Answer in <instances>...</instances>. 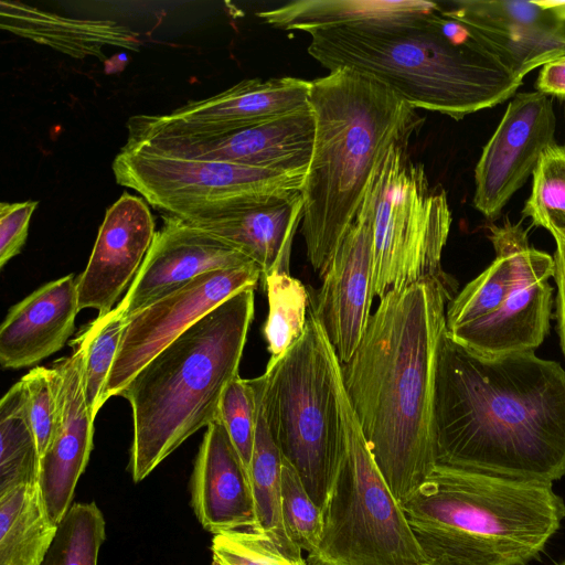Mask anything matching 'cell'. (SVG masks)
<instances>
[{
    "mask_svg": "<svg viewBox=\"0 0 565 565\" xmlns=\"http://www.w3.org/2000/svg\"><path fill=\"white\" fill-rule=\"evenodd\" d=\"M434 435L437 465L552 484L565 475L564 367L534 350L480 356L446 331Z\"/></svg>",
    "mask_w": 565,
    "mask_h": 565,
    "instance_id": "cell-1",
    "label": "cell"
},
{
    "mask_svg": "<svg viewBox=\"0 0 565 565\" xmlns=\"http://www.w3.org/2000/svg\"><path fill=\"white\" fill-rule=\"evenodd\" d=\"M451 295L446 274L388 290L341 364L370 451L401 505L437 465L435 383Z\"/></svg>",
    "mask_w": 565,
    "mask_h": 565,
    "instance_id": "cell-2",
    "label": "cell"
},
{
    "mask_svg": "<svg viewBox=\"0 0 565 565\" xmlns=\"http://www.w3.org/2000/svg\"><path fill=\"white\" fill-rule=\"evenodd\" d=\"M438 3V2H437ZM308 53L386 84L413 108L455 120L513 97L523 84L468 26L434 12L316 30Z\"/></svg>",
    "mask_w": 565,
    "mask_h": 565,
    "instance_id": "cell-3",
    "label": "cell"
},
{
    "mask_svg": "<svg viewBox=\"0 0 565 565\" xmlns=\"http://www.w3.org/2000/svg\"><path fill=\"white\" fill-rule=\"evenodd\" d=\"M311 160L300 194L307 258L322 277L353 223L387 148L423 122L415 108L377 78L340 67L311 81Z\"/></svg>",
    "mask_w": 565,
    "mask_h": 565,
    "instance_id": "cell-4",
    "label": "cell"
},
{
    "mask_svg": "<svg viewBox=\"0 0 565 565\" xmlns=\"http://www.w3.org/2000/svg\"><path fill=\"white\" fill-rule=\"evenodd\" d=\"M254 290L235 294L196 321L119 393L132 413L129 471L135 482L217 417L225 387L238 376L254 318Z\"/></svg>",
    "mask_w": 565,
    "mask_h": 565,
    "instance_id": "cell-5",
    "label": "cell"
},
{
    "mask_svg": "<svg viewBox=\"0 0 565 565\" xmlns=\"http://www.w3.org/2000/svg\"><path fill=\"white\" fill-rule=\"evenodd\" d=\"M402 508L427 561L437 565H527L565 518L552 484L440 465Z\"/></svg>",
    "mask_w": 565,
    "mask_h": 565,
    "instance_id": "cell-6",
    "label": "cell"
},
{
    "mask_svg": "<svg viewBox=\"0 0 565 565\" xmlns=\"http://www.w3.org/2000/svg\"><path fill=\"white\" fill-rule=\"evenodd\" d=\"M328 352L343 420L345 451L323 510V534L307 565H423L428 563L402 505L382 476L347 395L341 362Z\"/></svg>",
    "mask_w": 565,
    "mask_h": 565,
    "instance_id": "cell-7",
    "label": "cell"
},
{
    "mask_svg": "<svg viewBox=\"0 0 565 565\" xmlns=\"http://www.w3.org/2000/svg\"><path fill=\"white\" fill-rule=\"evenodd\" d=\"M303 334L262 374L264 414L282 458L323 508L344 456L342 415L328 337L309 309Z\"/></svg>",
    "mask_w": 565,
    "mask_h": 565,
    "instance_id": "cell-8",
    "label": "cell"
},
{
    "mask_svg": "<svg viewBox=\"0 0 565 565\" xmlns=\"http://www.w3.org/2000/svg\"><path fill=\"white\" fill-rule=\"evenodd\" d=\"M409 140L385 151L369 183L373 227V289H391L441 276V255L451 226L444 189L430 188L423 164L408 152Z\"/></svg>",
    "mask_w": 565,
    "mask_h": 565,
    "instance_id": "cell-9",
    "label": "cell"
},
{
    "mask_svg": "<svg viewBox=\"0 0 565 565\" xmlns=\"http://www.w3.org/2000/svg\"><path fill=\"white\" fill-rule=\"evenodd\" d=\"M117 184L182 220L206 217L262 196L300 192L303 174L180 158L125 145L113 161Z\"/></svg>",
    "mask_w": 565,
    "mask_h": 565,
    "instance_id": "cell-10",
    "label": "cell"
},
{
    "mask_svg": "<svg viewBox=\"0 0 565 565\" xmlns=\"http://www.w3.org/2000/svg\"><path fill=\"white\" fill-rule=\"evenodd\" d=\"M259 279L262 270L255 263L209 271L132 315L126 322L103 403L118 396L153 356L186 329L235 294L255 289Z\"/></svg>",
    "mask_w": 565,
    "mask_h": 565,
    "instance_id": "cell-11",
    "label": "cell"
},
{
    "mask_svg": "<svg viewBox=\"0 0 565 565\" xmlns=\"http://www.w3.org/2000/svg\"><path fill=\"white\" fill-rule=\"evenodd\" d=\"M311 81L285 76L249 78L207 98L163 115H135L128 138L164 135H220L256 126L310 107Z\"/></svg>",
    "mask_w": 565,
    "mask_h": 565,
    "instance_id": "cell-12",
    "label": "cell"
},
{
    "mask_svg": "<svg viewBox=\"0 0 565 565\" xmlns=\"http://www.w3.org/2000/svg\"><path fill=\"white\" fill-rule=\"evenodd\" d=\"M552 99L537 90L513 95L475 169L473 206L497 220L533 174L543 151L555 143Z\"/></svg>",
    "mask_w": 565,
    "mask_h": 565,
    "instance_id": "cell-13",
    "label": "cell"
},
{
    "mask_svg": "<svg viewBox=\"0 0 565 565\" xmlns=\"http://www.w3.org/2000/svg\"><path fill=\"white\" fill-rule=\"evenodd\" d=\"M311 108L220 135H164L127 140L157 153L223 161L282 173L306 174L312 154Z\"/></svg>",
    "mask_w": 565,
    "mask_h": 565,
    "instance_id": "cell-14",
    "label": "cell"
},
{
    "mask_svg": "<svg viewBox=\"0 0 565 565\" xmlns=\"http://www.w3.org/2000/svg\"><path fill=\"white\" fill-rule=\"evenodd\" d=\"M374 297L372 204L366 191L310 307L341 364L352 359L362 341Z\"/></svg>",
    "mask_w": 565,
    "mask_h": 565,
    "instance_id": "cell-15",
    "label": "cell"
},
{
    "mask_svg": "<svg viewBox=\"0 0 565 565\" xmlns=\"http://www.w3.org/2000/svg\"><path fill=\"white\" fill-rule=\"evenodd\" d=\"M438 6L441 14L468 26L522 82L565 54V22L541 1L457 0Z\"/></svg>",
    "mask_w": 565,
    "mask_h": 565,
    "instance_id": "cell-16",
    "label": "cell"
},
{
    "mask_svg": "<svg viewBox=\"0 0 565 565\" xmlns=\"http://www.w3.org/2000/svg\"><path fill=\"white\" fill-rule=\"evenodd\" d=\"M71 355L56 360L52 379L57 403L53 438L40 459L39 488L51 520L58 524L73 504L93 448L94 419L84 391L85 343L78 335Z\"/></svg>",
    "mask_w": 565,
    "mask_h": 565,
    "instance_id": "cell-17",
    "label": "cell"
},
{
    "mask_svg": "<svg viewBox=\"0 0 565 565\" xmlns=\"http://www.w3.org/2000/svg\"><path fill=\"white\" fill-rule=\"evenodd\" d=\"M554 274V257L526 243L516 282L502 306L447 333L456 343L480 356L535 351L550 330L554 289L548 280Z\"/></svg>",
    "mask_w": 565,
    "mask_h": 565,
    "instance_id": "cell-18",
    "label": "cell"
},
{
    "mask_svg": "<svg viewBox=\"0 0 565 565\" xmlns=\"http://www.w3.org/2000/svg\"><path fill=\"white\" fill-rule=\"evenodd\" d=\"M162 221L138 274L117 305L126 320L198 276L254 263L180 217L163 214Z\"/></svg>",
    "mask_w": 565,
    "mask_h": 565,
    "instance_id": "cell-19",
    "label": "cell"
},
{
    "mask_svg": "<svg viewBox=\"0 0 565 565\" xmlns=\"http://www.w3.org/2000/svg\"><path fill=\"white\" fill-rule=\"evenodd\" d=\"M148 203L125 192L106 211L90 257L77 278L79 308L104 316L138 274L154 237Z\"/></svg>",
    "mask_w": 565,
    "mask_h": 565,
    "instance_id": "cell-20",
    "label": "cell"
},
{
    "mask_svg": "<svg viewBox=\"0 0 565 565\" xmlns=\"http://www.w3.org/2000/svg\"><path fill=\"white\" fill-rule=\"evenodd\" d=\"M191 507L200 524L215 534L255 529L248 472L224 425L206 426L190 480Z\"/></svg>",
    "mask_w": 565,
    "mask_h": 565,
    "instance_id": "cell-21",
    "label": "cell"
},
{
    "mask_svg": "<svg viewBox=\"0 0 565 565\" xmlns=\"http://www.w3.org/2000/svg\"><path fill=\"white\" fill-rule=\"evenodd\" d=\"M300 192L262 196L226 212L184 220L244 254L262 277L289 271L292 239L302 218Z\"/></svg>",
    "mask_w": 565,
    "mask_h": 565,
    "instance_id": "cell-22",
    "label": "cell"
},
{
    "mask_svg": "<svg viewBox=\"0 0 565 565\" xmlns=\"http://www.w3.org/2000/svg\"><path fill=\"white\" fill-rule=\"evenodd\" d=\"M79 310L73 275L43 285L14 305L0 328L2 367L32 366L60 351L74 331Z\"/></svg>",
    "mask_w": 565,
    "mask_h": 565,
    "instance_id": "cell-23",
    "label": "cell"
},
{
    "mask_svg": "<svg viewBox=\"0 0 565 565\" xmlns=\"http://www.w3.org/2000/svg\"><path fill=\"white\" fill-rule=\"evenodd\" d=\"M1 29L71 56L103 57L104 45L138 51V34L108 20L65 18L18 1L0 2Z\"/></svg>",
    "mask_w": 565,
    "mask_h": 565,
    "instance_id": "cell-24",
    "label": "cell"
},
{
    "mask_svg": "<svg viewBox=\"0 0 565 565\" xmlns=\"http://www.w3.org/2000/svg\"><path fill=\"white\" fill-rule=\"evenodd\" d=\"M489 239L495 257L475 279L468 282L447 305L446 328L452 330L497 311L514 287L522 249L529 243V228L523 221L505 218L499 226H489Z\"/></svg>",
    "mask_w": 565,
    "mask_h": 565,
    "instance_id": "cell-25",
    "label": "cell"
},
{
    "mask_svg": "<svg viewBox=\"0 0 565 565\" xmlns=\"http://www.w3.org/2000/svg\"><path fill=\"white\" fill-rule=\"evenodd\" d=\"M437 9V2L423 0H298L257 15L279 30L311 33L347 24L426 14Z\"/></svg>",
    "mask_w": 565,
    "mask_h": 565,
    "instance_id": "cell-26",
    "label": "cell"
},
{
    "mask_svg": "<svg viewBox=\"0 0 565 565\" xmlns=\"http://www.w3.org/2000/svg\"><path fill=\"white\" fill-rule=\"evenodd\" d=\"M56 532L39 483L0 494V565H42Z\"/></svg>",
    "mask_w": 565,
    "mask_h": 565,
    "instance_id": "cell-27",
    "label": "cell"
},
{
    "mask_svg": "<svg viewBox=\"0 0 565 565\" xmlns=\"http://www.w3.org/2000/svg\"><path fill=\"white\" fill-rule=\"evenodd\" d=\"M255 433L254 450L249 467V480L254 497L256 531L270 536L295 558H302L301 550L289 539L281 513V466L282 456L269 430L260 398Z\"/></svg>",
    "mask_w": 565,
    "mask_h": 565,
    "instance_id": "cell-28",
    "label": "cell"
},
{
    "mask_svg": "<svg viewBox=\"0 0 565 565\" xmlns=\"http://www.w3.org/2000/svg\"><path fill=\"white\" fill-rule=\"evenodd\" d=\"M40 454L32 427L24 382L0 401V494L39 483Z\"/></svg>",
    "mask_w": 565,
    "mask_h": 565,
    "instance_id": "cell-29",
    "label": "cell"
},
{
    "mask_svg": "<svg viewBox=\"0 0 565 565\" xmlns=\"http://www.w3.org/2000/svg\"><path fill=\"white\" fill-rule=\"evenodd\" d=\"M266 290L268 313L263 335L275 365L303 334L307 324L309 292L305 285L289 271H271L260 279Z\"/></svg>",
    "mask_w": 565,
    "mask_h": 565,
    "instance_id": "cell-30",
    "label": "cell"
},
{
    "mask_svg": "<svg viewBox=\"0 0 565 565\" xmlns=\"http://www.w3.org/2000/svg\"><path fill=\"white\" fill-rule=\"evenodd\" d=\"M106 540V521L95 502L73 503L57 524L42 565H97Z\"/></svg>",
    "mask_w": 565,
    "mask_h": 565,
    "instance_id": "cell-31",
    "label": "cell"
},
{
    "mask_svg": "<svg viewBox=\"0 0 565 565\" xmlns=\"http://www.w3.org/2000/svg\"><path fill=\"white\" fill-rule=\"evenodd\" d=\"M126 318L119 307L98 316L81 333L85 343L84 391L89 413L95 419L104 405L107 379L119 349Z\"/></svg>",
    "mask_w": 565,
    "mask_h": 565,
    "instance_id": "cell-32",
    "label": "cell"
},
{
    "mask_svg": "<svg viewBox=\"0 0 565 565\" xmlns=\"http://www.w3.org/2000/svg\"><path fill=\"white\" fill-rule=\"evenodd\" d=\"M532 191L522 215L533 226L565 233V142L546 148L532 174Z\"/></svg>",
    "mask_w": 565,
    "mask_h": 565,
    "instance_id": "cell-33",
    "label": "cell"
},
{
    "mask_svg": "<svg viewBox=\"0 0 565 565\" xmlns=\"http://www.w3.org/2000/svg\"><path fill=\"white\" fill-rule=\"evenodd\" d=\"M281 513L291 542L306 551L308 557L316 555L323 534V510L311 499L297 471L284 458Z\"/></svg>",
    "mask_w": 565,
    "mask_h": 565,
    "instance_id": "cell-34",
    "label": "cell"
},
{
    "mask_svg": "<svg viewBox=\"0 0 565 565\" xmlns=\"http://www.w3.org/2000/svg\"><path fill=\"white\" fill-rule=\"evenodd\" d=\"M259 404L258 379L234 377L225 387L217 418L224 425L249 476Z\"/></svg>",
    "mask_w": 565,
    "mask_h": 565,
    "instance_id": "cell-35",
    "label": "cell"
},
{
    "mask_svg": "<svg viewBox=\"0 0 565 565\" xmlns=\"http://www.w3.org/2000/svg\"><path fill=\"white\" fill-rule=\"evenodd\" d=\"M212 565H307L295 558L267 534L234 530L215 534L211 545Z\"/></svg>",
    "mask_w": 565,
    "mask_h": 565,
    "instance_id": "cell-36",
    "label": "cell"
},
{
    "mask_svg": "<svg viewBox=\"0 0 565 565\" xmlns=\"http://www.w3.org/2000/svg\"><path fill=\"white\" fill-rule=\"evenodd\" d=\"M21 380L25 385L31 423L41 459L53 438L57 418L51 367H33Z\"/></svg>",
    "mask_w": 565,
    "mask_h": 565,
    "instance_id": "cell-37",
    "label": "cell"
},
{
    "mask_svg": "<svg viewBox=\"0 0 565 565\" xmlns=\"http://www.w3.org/2000/svg\"><path fill=\"white\" fill-rule=\"evenodd\" d=\"M38 201L0 203V267L17 256L28 238L32 214Z\"/></svg>",
    "mask_w": 565,
    "mask_h": 565,
    "instance_id": "cell-38",
    "label": "cell"
},
{
    "mask_svg": "<svg viewBox=\"0 0 565 565\" xmlns=\"http://www.w3.org/2000/svg\"><path fill=\"white\" fill-rule=\"evenodd\" d=\"M552 236L556 244L553 255L555 262V274L553 278L556 284L555 319L561 349L565 356V233H556Z\"/></svg>",
    "mask_w": 565,
    "mask_h": 565,
    "instance_id": "cell-39",
    "label": "cell"
},
{
    "mask_svg": "<svg viewBox=\"0 0 565 565\" xmlns=\"http://www.w3.org/2000/svg\"><path fill=\"white\" fill-rule=\"evenodd\" d=\"M537 92L565 103V54L545 63L535 82Z\"/></svg>",
    "mask_w": 565,
    "mask_h": 565,
    "instance_id": "cell-40",
    "label": "cell"
},
{
    "mask_svg": "<svg viewBox=\"0 0 565 565\" xmlns=\"http://www.w3.org/2000/svg\"><path fill=\"white\" fill-rule=\"evenodd\" d=\"M541 2L551 9L561 21L565 22V1L544 0Z\"/></svg>",
    "mask_w": 565,
    "mask_h": 565,
    "instance_id": "cell-41",
    "label": "cell"
},
{
    "mask_svg": "<svg viewBox=\"0 0 565 565\" xmlns=\"http://www.w3.org/2000/svg\"><path fill=\"white\" fill-rule=\"evenodd\" d=\"M423 565H437V564H435V563H431V562H428V563H426V564H423Z\"/></svg>",
    "mask_w": 565,
    "mask_h": 565,
    "instance_id": "cell-42",
    "label": "cell"
},
{
    "mask_svg": "<svg viewBox=\"0 0 565 565\" xmlns=\"http://www.w3.org/2000/svg\"><path fill=\"white\" fill-rule=\"evenodd\" d=\"M559 565H565V561L563 563H561Z\"/></svg>",
    "mask_w": 565,
    "mask_h": 565,
    "instance_id": "cell-43",
    "label": "cell"
}]
</instances>
